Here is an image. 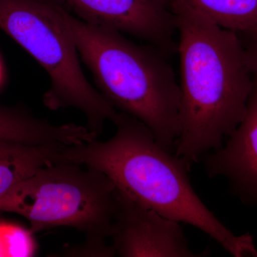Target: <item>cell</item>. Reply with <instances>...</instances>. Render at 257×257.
<instances>
[{
    "label": "cell",
    "instance_id": "4fadbf2b",
    "mask_svg": "<svg viewBox=\"0 0 257 257\" xmlns=\"http://www.w3.org/2000/svg\"><path fill=\"white\" fill-rule=\"evenodd\" d=\"M248 67L257 77V28L237 33Z\"/></svg>",
    "mask_w": 257,
    "mask_h": 257
},
{
    "label": "cell",
    "instance_id": "7a4b0ae2",
    "mask_svg": "<svg viewBox=\"0 0 257 257\" xmlns=\"http://www.w3.org/2000/svg\"><path fill=\"white\" fill-rule=\"evenodd\" d=\"M112 121L110 140L64 147V162L101 171L137 202L202 230L232 256H257L252 236L234 234L216 217L193 189L189 166L161 147L146 125L121 111Z\"/></svg>",
    "mask_w": 257,
    "mask_h": 257
},
{
    "label": "cell",
    "instance_id": "3957f363",
    "mask_svg": "<svg viewBox=\"0 0 257 257\" xmlns=\"http://www.w3.org/2000/svg\"><path fill=\"white\" fill-rule=\"evenodd\" d=\"M57 11L99 92L115 109L146 125L171 152L179 136L181 95L165 53L114 29L87 23L58 3Z\"/></svg>",
    "mask_w": 257,
    "mask_h": 257
},
{
    "label": "cell",
    "instance_id": "9c48e42d",
    "mask_svg": "<svg viewBox=\"0 0 257 257\" xmlns=\"http://www.w3.org/2000/svg\"><path fill=\"white\" fill-rule=\"evenodd\" d=\"M89 138L90 133L86 126L53 124L23 106L0 105V142L72 146L85 143Z\"/></svg>",
    "mask_w": 257,
    "mask_h": 257
},
{
    "label": "cell",
    "instance_id": "7c38bea8",
    "mask_svg": "<svg viewBox=\"0 0 257 257\" xmlns=\"http://www.w3.org/2000/svg\"><path fill=\"white\" fill-rule=\"evenodd\" d=\"M33 232L19 225L0 222V256H32L37 246Z\"/></svg>",
    "mask_w": 257,
    "mask_h": 257
},
{
    "label": "cell",
    "instance_id": "8992f818",
    "mask_svg": "<svg viewBox=\"0 0 257 257\" xmlns=\"http://www.w3.org/2000/svg\"><path fill=\"white\" fill-rule=\"evenodd\" d=\"M111 246L124 257L206 256L193 252L178 221L145 207L116 187Z\"/></svg>",
    "mask_w": 257,
    "mask_h": 257
},
{
    "label": "cell",
    "instance_id": "8fae6325",
    "mask_svg": "<svg viewBox=\"0 0 257 257\" xmlns=\"http://www.w3.org/2000/svg\"><path fill=\"white\" fill-rule=\"evenodd\" d=\"M188 8L221 28L239 32L257 28V0H167Z\"/></svg>",
    "mask_w": 257,
    "mask_h": 257
},
{
    "label": "cell",
    "instance_id": "30bf717a",
    "mask_svg": "<svg viewBox=\"0 0 257 257\" xmlns=\"http://www.w3.org/2000/svg\"><path fill=\"white\" fill-rule=\"evenodd\" d=\"M66 146L0 142V197L39 169L63 162Z\"/></svg>",
    "mask_w": 257,
    "mask_h": 257
},
{
    "label": "cell",
    "instance_id": "ba28073f",
    "mask_svg": "<svg viewBox=\"0 0 257 257\" xmlns=\"http://www.w3.org/2000/svg\"><path fill=\"white\" fill-rule=\"evenodd\" d=\"M207 175L222 177L244 204L257 206V77L242 121L224 145L204 155Z\"/></svg>",
    "mask_w": 257,
    "mask_h": 257
},
{
    "label": "cell",
    "instance_id": "5b68a950",
    "mask_svg": "<svg viewBox=\"0 0 257 257\" xmlns=\"http://www.w3.org/2000/svg\"><path fill=\"white\" fill-rule=\"evenodd\" d=\"M61 162L39 169L0 197V211L15 213L32 232L67 226L87 240L106 242L112 232L115 191L101 171Z\"/></svg>",
    "mask_w": 257,
    "mask_h": 257
},
{
    "label": "cell",
    "instance_id": "52a82bcc",
    "mask_svg": "<svg viewBox=\"0 0 257 257\" xmlns=\"http://www.w3.org/2000/svg\"><path fill=\"white\" fill-rule=\"evenodd\" d=\"M77 18L148 42L165 54L174 49L175 17L167 0H55Z\"/></svg>",
    "mask_w": 257,
    "mask_h": 257
},
{
    "label": "cell",
    "instance_id": "6da1fadb",
    "mask_svg": "<svg viewBox=\"0 0 257 257\" xmlns=\"http://www.w3.org/2000/svg\"><path fill=\"white\" fill-rule=\"evenodd\" d=\"M178 31L179 133L175 155L190 166L239 126L253 85L237 33L170 3Z\"/></svg>",
    "mask_w": 257,
    "mask_h": 257
},
{
    "label": "cell",
    "instance_id": "277c9868",
    "mask_svg": "<svg viewBox=\"0 0 257 257\" xmlns=\"http://www.w3.org/2000/svg\"><path fill=\"white\" fill-rule=\"evenodd\" d=\"M0 30L47 72L50 85L44 94L52 110L82 111L96 137L118 111L86 77L75 44L62 26L55 0H0Z\"/></svg>",
    "mask_w": 257,
    "mask_h": 257
}]
</instances>
